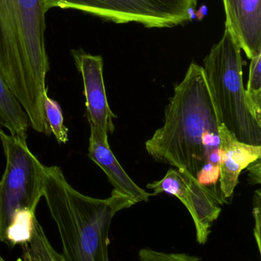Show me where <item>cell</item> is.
I'll return each instance as SVG.
<instances>
[{
  "mask_svg": "<svg viewBox=\"0 0 261 261\" xmlns=\"http://www.w3.org/2000/svg\"><path fill=\"white\" fill-rule=\"evenodd\" d=\"M222 124L203 67L192 63L165 107L163 125L146 142V150L156 162L186 170L199 184L222 195L216 189Z\"/></svg>",
  "mask_w": 261,
  "mask_h": 261,
  "instance_id": "obj_1",
  "label": "cell"
},
{
  "mask_svg": "<svg viewBox=\"0 0 261 261\" xmlns=\"http://www.w3.org/2000/svg\"><path fill=\"white\" fill-rule=\"evenodd\" d=\"M44 0H0V74L34 130L46 128L43 96L50 70Z\"/></svg>",
  "mask_w": 261,
  "mask_h": 261,
  "instance_id": "obj_2",
  "label": "cell"
},
{
  "mask_svg": "<svg viewBox=\"0 0 261 261\" xmlns=\"http://www.w3.org/2000/svg\"><path fill=\"white\" fill-rule=\"evenodd\" d=\"M43 197L58 228L62 261H110L112 219L118 212L136 204L115 190L104 199L82 194L58 166L46 167Z\"/></svg>",
  "mask_w": 261,
  "mask_h": 261,
  "instance_id": "obj_3",
  "label": "cell"
},
{
  "mask_svg": "<svg viewBox=\"0 0 261 261\" xmlns=\"http://www.w3.org/2000/svg\"><path fill=\"white\" fill-rule=\"evenodd\" d=\"M6 167L0 179V242L10 247L30 239L35 211L44 196L46 166L26 139L0 129Z\"/></svg>",
  "mask_w": 261,
  "mask_h": 261,
  "instance_id": "obj_4",
  "label": "cell"
},
{
  "mask_svg": "<svg viewBox=\"0 0 261 261\" xmlns=\"http://www.w3.org/2000/svg\"><path fill=\"white\" fill-rule=\"evenodd\" d=\"M242 49L225 29L222 39L204 60V73L222 123L241 142L261 146V123L247 97Z\"/></svg>",
  "mask_w": 261,
  "mask_h": 261,
  "instance_id": "obj_5",
  "label": "cell"
},
{
  "mask_svg": "<svg viewBox=\"0 0 261 261\" xmlns=\"http://www.w3.org/2000/svg\"><path fill=\"white\" fill-rule=\"evenodd\" d=\"M198 0H44L46 9H76L117 24L172 28L193 18Z\"/></svg>",
  "mask_w": 261,
  "mask_h": 261,
  "instance_id": "obj_6",
  "label": "cell"
},
{
  "mask_svg": "<svg viewBox=\"0 0 261 261\" xmlns=\"http://www.w3.org/2000/svg\"><path fill=\"white\" fill-rule=\"evenodd\" d=\"M147 188L153 190V196L167 193L178 198L193 218L197 242H208L210 228L222 212L219 205L224 204L212 191L186 170L177 168H170L162 179L147 184Z\"/></svg>",
  "mask_w": 261,
  "mask_h": 261,
  "instance_id": "obj_7",
  "label": "cell"
},
{
  "mask_svg": "<svg viewBox=\"0 0 261 261\" xmlns=\"http://www.w3.org/2000/svg\"><path fill=\"white\" fill-rule=\"evenodd\" d=\"M72 55L82 77L86 116L90 126L104 133H113V119L116 116L110 110L106 94L102 57L90 55L81 49L72 50Z\"/></svg>",
  "mask_w": 261,
  "mask_h": 261,
  "instance_id": "obj_8",
  "label": "cell"
},
{
  "mask_svg": "<svg viewBox=\"0 0 261 261\" xmlns=\"http://www.w3.org/2000/svg\"><path fill=\"white\" fill-rule=\"evenodd\" d=\"M225 29L249 59L261 53V0H223Z\"/></svg>",
  "mask_w": 261,
  "mask_h": 261,
  "instance_id": "obj_9",
  "label": "cell"
},
{
  "mask_svg": "<svg viewBox=\"0 0 261 261\" xmlns=\"http://www.w3.org/2000/svg\"><path fill=\"white\" fill-rule=\"evenodd\" d=\"M220 136V177L219 188L225 199H229L239 184V178L244 169L261 158V146L241 142L222 124Z\"/></svg>",
  "mask_w": 261,
  "mask_h": 261,
  "instance_id": "obj_10",
  "label": "cell"
},
{
  "mask_svg": "<svg viewBox=\"0 0 261 261\" xmlns=\"http://www.w3.org/2000/svg\"><path fill=\"white\" fill-rule=\"evenodd\" d=\"M88 156L107 175L113 190L131 198L136 203L147 202L153 196L140 188L123 169L112 152L108 141V134L90 126Z\"/></svg>",
  "mask_w": 261,
  "mask_h": 261,
  "instance_id": "obj_11",
  "label": "cell"
},
{
  "mask_svg": "<svg viewBox=\"0 0 261 261\" xmlns=\"http://www.w3.org/2000/svg\"><path fill=\"white\" fill-rule=\"evenodd\" d=\"M0 124L7 128L10 135L27 138L30 123L24 109L14 96L0 74Z\"/></svg>",
  "mask_w": 261,
  "mask_h": 261,
  "instance_id": "obj_12",
  "label": "cell"
},
{
  "mask_svg": "<svg viewBox=\"0 0 261 261\" xmlns=\"http://www.w3.org/2000/svg\"><path fill=\"white\" fill-rule=\"evenodd\" d=\"M21 247V261H62L61 254L54 249L37 219L30 239Z\"/></svg>",
  "mask_w": 261,
  "mask_h": 261,
  "instance_id": "obj_13",
  "label": "cell"
},
{
  "mask_svg": "<svg viewBox=\"0 0 261 261\" xmlns=\"http://www.w3.org/2000/svg\"><path fill=\"white\" fill-rule=\"evenodd\" d=\"M44 119L50 130L58 144H66L68 141V129L64 125L62 110L58 102L49 97L48 90L43 96Z\"/></svg>",
  "mask_w": 261,
  "mask_h": 261,
  "instance_id": "obj_14",
  "label": "cell"
},
{
  "mask_svg": "<svg viewBox=\"0 0 261 261\" xmlns=\"http://www.w3.org/2000/svg\"><path fill=\"white\" fill-rule=\"evenodd\" d=\"M261 53L251 59L246 95L250 107L261 123Z\"/></svg>",
  "mask_w": 261,
  "mask_h": 261,
  "instance_id": "obj_15",
  "label": "cell"
},
{
  "mask_svg": "<svg viewBox=\"0 0 261 261\" xmlns=\"http://www.w3.org/2000/svg\"><path fill=\"white\" fill-rule=\"evenodd\" d=\"M139 258L140 261H202L199 257L184 253L161 252L149 248L139 251Z\"/></svg>",
  "mask_w": 261,
  "mask_h": 261,
  "instance_id": "obj_16",
  "label": "cell"
},
{
  "mask_svg": "<svg viewBox=\"0 0 261 261\" xmlns=\"http://www.w3.org/2000/svg\"><path fill=\"white\" fill-rule=\"evenodd\" d=\"M253 214L255 220L254 228V237L258 247L259 252L260 253V225H261V193L260 190H256L253 200Z\"/></svg>",
  "mask_w": 261,
  "mask_h": 261,
  "instance_id": "obj_17",
  "label": "cell"
},
{
  "mask_svg": "<svg viewBox=\"0 0 261 261\" xmlns=\"http://www.w3.org/2000/svg\"><path fill=\"white\" fill-rule=\"evenodd\" d=\"M261 159L256 160L254 162L250 164L247 167L249 175H248V180L251 185H256V184H260V169H261Z\"/></svg>",
  "mask_w": 261,
  "mask_h": 261,
  "instance_id": "obj_18",
  "label": "cell"
},
{
  "mask_svg": "<svg viewBox=\"0 0 261 261\" xmlns=\"http://www.w3.org/2000/svg\"><path fill=\"white\" fill-rule=\"evenodd\" d=\"M0 261H6L4 258H3V256L0 254Z\"/></svg>",
  "mask_w": 261,
  "mask_h": 261,
  "instance_id": "obj_19",
  "label": "cell"
}]
</instances>
